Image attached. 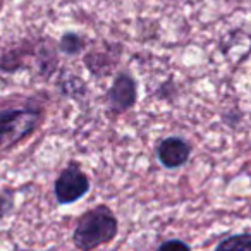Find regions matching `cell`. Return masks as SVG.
Returning <instances> with one entry per match:
<instances>
[{
    "label": "cell",
    "instance_id": "1",
    "mask_svg": "<svg viewBox=\"0 0 251 251\" xmlns=\"http://www.w3.org/2000/svg\"><path fill=\"white\" fill-rule=\"evenodd\" d=\"M119 224L112 210L105 205H98L79 217L73 234V243L81 251H93L101 244H108L115 239Z\"/></svg>",
    "mask_w": 251,
    "mask_h": 251
},
{
    "label": "cell",
    "instance_id": "3",
    "mask_svg": "<svg viewBox=\"0 0 251 251\" xmlns=\"http://www.w3.org/2000/svg\"><path fill=\"white\" fill-rule=\"evenodd\" d=\"M53 191L60 205H69L90 191V179L77 164H69L57 177Z\"/></svg>",
    "mask_w": 251,
    "mask_h": 251
},
{
    "label": "cell",
    "instance_id": "9",
    "mask_svg": "<svg viewBox=\"0 0 251 251\" xmlns=\"http://www.w3.org/2000/svg\"><path fill=\"white\" fill-rule=\"evenodd\" d=\"M14 208V200L11 195H0V219L12 212Z\"/></svg>",
    "mask_w": 251,
    "mask_h": 251
},
{
    "label": "cell",
    "instance_id": "5",
    "mask_svg": "<svg viewBox=\"0 0 251 251\" xmlns=\"http://www.w3.org/2000/svg\"><path fill=\"white\" fill-rule=\"evenodd\" d=\"M189 155H191V145L179 136L165 138L158 143L157 148V157L165 169L182 167L189 160Z\"/></svg>",
    "mask_w": 251,
    "mask_h": 251
},
{
    "label": "cell",
    "instance_id": "7",
    "mask_svg": "<svg viewBox=\"0 0 251 251\" xmlns=\"http://www.w3.org/2000/svg\"><path fill=\"white\" fill-rule=\"evenodd\" d=\"M59 49L60 52L67 53V55H76V53H79L84 49V40L79 35H76V33H66L60 38Z\"/></svg>",
    "mask_w": 251,
    "mask_h": 251
},
{
    "label": "cell",
    "instance_id": "4",
    "mask_svg": "<svg viewBox=\"0 0 251 251\" xmlns=\"http://www.w3.org/2000/svg\"><path fill=\"white\" fill-rule=\"evenodd\" d=\"M138 100V86L131 74L121 73L112 83L107 93V103L110 114H124L134 107Z\"/></svg>",
    "mask_w": 251,
    "mask_h": 251
},
{
    "label": "cell",
    "instance_id": "6",
    "mask_svg": "<svg viewBox=\"0 0 251 251\" xmlns=\"http://www.w3.org/2000/svg\"><path fill=\"white\" fill-rule=\"evenodd\" d=\"M215 251H251V232L227 237L217 244Z\"/></svg>",
    "mask_w": 251,
    "mask_h": 251
},
{
    "label": "cell",
    "instance_id": "2",
    "mask_svg": "<svg viewBox=\"0 0 251 251\" xmlns=\"http://www.w3.org/2000/svg\"><path fill=\"white\" fill-rule=\"evenodd\" d=\"M42 121L38 108H4L0 110V150H7L35 133Z\"/></svg>",
    "mask_w": 251,
    "mask_h": 251
},
{
    "label": "cell",
    "instance_id": "8",
    "mask_svg": "<svg viewBox=\"0 0 251 251\" xmlns=\"http://www.w3.org/2000/svg\"><path fill=\"white\" fill-rule=\"evenodd\" d=\"M157 251H191V246L181 239H171L160 244V248Z\"/></svg>",
    "mask_w": 251,
    "mask_h": 251
}]
</instances>
